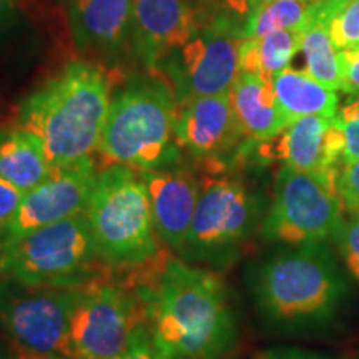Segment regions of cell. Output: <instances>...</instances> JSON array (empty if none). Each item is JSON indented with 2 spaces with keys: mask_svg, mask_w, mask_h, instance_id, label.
Returning a JSON list of instances; mask_svg holds the SVG:
<instances>
[{
  "mask_svg": "<svg viewBox=\"0 0 359 359\" xmlns=\"http://www.w3.org/2000/svg\"><path fill=\"white\" fill-rule=\"evenodd\" d=\"M158 257L133 290L155 346L172 359L223 356L236 334L223 281L180 258Z\"/></svg>",
  "mask_w": 359,
  "mask_h": 359,
  "instance_id": "1",
  "label": "cell"
},
{
  "mask_svg": "<svg viewBox=\"0 0 359 359\" xmlns=\"http://www.w3.org/2000/svg\"><path fill=\"white\" fill-rule=\"evenodd\" d=\"M110 103L105 72L75 60L22 102L19 127L37 135L52 168H62L98 150Z\"/></svg>",
  "mask_w": 359,
  "mask_h": 359,
  "instance_id": "2",
  "label": "cell"
},
{
  "mask_svg": "<svg viewBox=\"0 0 359 359\" xmlns=\"http://www.w3.org/2000/svg\"><path fill=\"white\" fill-rule=\"evenodd\" d=\"M253 294L269 325L308 331L334 320L348 294V281L327 245L285 246L255 269Z\"/></svg>",
  "mask_w": 359,
  "mask_h": 359,
  "instance_id": "3",
  "label": "cell"
},
{
  "mask_svg": "<svg viewBox=\"0 0 359 359\" xmlns=\"http://www.w3.org/2000/svg\"><path fill=\"white\" fill-rule=\"evenodd\" d=\"M178 103L161 80L122 90L110 103L98 151L111 163L138 172L177 165Z\"/></svg>",
  "mask_w": 359,
  "mask_h": 359,
  "instance_id": "4",
  "label": "cell"
},
{
  "mask_svg": "<svg viewBox=\"0 0 359 359\" xmlns=\"http://www.w3.org/2000/svg\"><path fill=\"white\" fill-rule=\"evenodd\" d=\"M98 255L110 266H138L160 255L142 173L111 163L97 175L87 210Z\"/></svg>",
  "mask_w": 359,
  "mask_h": 359,
  "instance_id": "5",
  "label": "cell"
},
{
  "mask_svg": "<svg viewBox=\"0 0 359 359\" xmlns=\"http://www.w3.org/2000/svg\"><path fill=\"white\" fill-rule=\"evenodd\" d=\"M102 262L87 213L39 228L0 246V271L25 285L79 286Z\"/></svg>",
  "mask_w": 359,
  "mask_h": 359,
  "instance_id": "6",
  "label": "cell"
},
{
  "mask_svg": "<svg viewBox=\"0 0 359 359\" xmlns=\"http://www.w3.org/2000/svg\"><path fill=\"white\" fill-rule=\"evenodd\" d=\"M142 326L137 294L102 276L75 288L69 325V359H116Z\"/></svg>",
  "mask_w": 359,
  "mask_h": 359,
  "instance_id": "7",
  "label": "cell"
},
{
  "mask_svg": "<svg viewBox=\"0 0 359 359\" xmlns=\"http://www.w3.org/2000/svg\"><path fill=\"white\" fill-rule=\"evenodd\" d=\"M343 201L334 187L311 173L283 167L278 172L275 196L262 224L268 243L288 248L327 245L343 223Z\"/></svg>",
  "mask_w": 359,
  "mask_h": 359,
  "instance_id": "8",
  "label": "cell"
},
{
  "mask_svg": "<svg viewBox=\"0 0 359 359\" xmlns=\"http://www.w3.org/2000/svg\"><path fill=\"white\" fill-rule=\"evenodd\" d=\"M77 286L0 283V327L15 353L69 359L70 311Z\"/></svg>",
  "mask_w": 359,
  "mask_h": 359,
  "instance_id": "9",
  "label": "cell"
},
{
  "mask_svg": "<svg viewBox=\"0 0 359 359\" xmlns=\"http://www.w3.org/2000/svg\"><path fill=\"white\" fill-rule=\"evenodd\" d=\"M258 218L259 200L241 180L226 175L205 178L182 253L196 262L222 263L248 240Z\"/></svg>",
  "mask_w": 359,
  "mask_h": 359,
  "instance_id": "10",
  "label": "cell"
},
{
  "mask_svg": "<svg viewBox=\"0 0 359 359\" xmlns=\"http://www.w3.org/2000/svg\"><path fill=\"white\" fill-rule=\"evenodd\" d=\"M240 30L224 17L201 24L185 45L168 53L163 69L178 105L196 97L228 93L240 75Z\"/></svg>",
  "mask_w": 359,
  "mask_h": 359,
  "instance_id": "11",
  "label": "cell"
},
{
  "mask_svg": "<svg viewBox=\"0 0 359 359\" xmlns=\"http://www.w3.org/2000/svg\"><path fill=\"white\" fill-rule=\"evenodd\" d=\"M97 175L92 156L53 168L39 187L25 193L2 245L12 243L39 228L87 213Z\"/></svg>",
  "mask_w": 359,
  "mask_h": 359,
  "instance_id": "12",
  "label": "cell"
},
{
  "mask_svg": "<svg viewBox=\"0 0 359 359\" xmlns=\"http://www.w3.org/2000/svg\"><path fill=\"white\" fill-rule=\"evenodd\" d=\"M259 145L264 158L280 160L283 167L311 173L338 190V173L344 165V135L334 118L302 116L290 122L273 140Z\"/></svg>",
  "mask_w": 359,
  "mask_h": 359,
  "instance_id": "13",
  "label": "cell"
},
{
  "mask_svg": "<svg viewBox=\"0 0 359 359\" xmlns=\"http://www.w3.org/2000/svg\"><path fill=\"white\" fill-rule=\"evenodd\" d=\"M177 138L182 150L210 163L235 154L245 137L233 111L230 92L196 97L178 105Z\"/></svg>",
  "mask_w": 359,
  "mask_h": 359,
  "instance_id": "14",
  "label": "cell"
},
{
  "mask_svg": "<svg viewBox=\"0 0 359 359\" xmlns=\"http://www.w3.org/2000/svg\"><path fill=\"white\" fill-rule=\"evenodd\" d=\"M201 27L190 0H133V52L148 70L185 45Z\"/></svg>",
  "mask_w": 359,
  "mask_h": 359,
  "instance_id": "15",
  "label": "cell"
},
{
  "mask_svg": "<svg viewBox=\"0 0 359 359\" xmlns=\"http://www.w3.org/2000/svg\"><path fill=\"white\" fill-rule=\"evenodd\" d=\"M140 173L148 191L156 235L161 243L183 251L198 206L201 183L191 172L177 165Z\"/></svg>",
  "mask_w": 359,
  "mask_h": 359,
  "instance_id": "16",
  "label": "cell"
},
{
  "mask_svg": "<svg viewBox=\"0 0 359 359\" xmlns=\"http://www.w3.org/2000/svg\"><path fill=\"white\" fill-rule=\"evenodd\" d=\"M69 19L80 48L114 55L132 35L133 0H72Z\"/></svg>",
  "mask_w": 359,
  "mask_h": 359,
  "instance_id": "17",
  "label": "cell"
},
{
  "mask_svg": "<svg viewBox=\"0 0 359 359\" xmlns=\"http://www.w3.org/2000/svg\"><path fill=\"white\" fill-rule=\"evenodd\" d=\"M230 97L238 125L248 142H269L288 127L278 109L273 80L257 74H240Z\"/></svg>",
  "mask_w": 359,
  "mask_h": 359,
  "instance_id": "18",
  "label": "cell"
},
{
  "mask_svg": "<svg viewBox=\"0 0 359 359\" xmlns=\"http://www.w3.org/2000/svg\"><path fill=\"white\" fill-rule=\"evenodd\" d=\"M37 135L22 127L0 130V178L25 195L52 173Z\"/></svg>",
  "mask_w": 359,
  "mask_h": 359,
  "instance_id": "19",
  "label": "cell"
},
{
  "mask_svg": "<svg viewBox=\"0 0 359 359\" xmlns=\"http://www.w3.org/2000/svg\"><path fill=\"white\" fill-rule=\"evenodd\" d=\"M273 92L286 122L302 116L334 118L339 110L336 92L309 77L304 70L286 69L273 77Z\"/></svg>",
  "mask_w": 359,
  "mask_h": 359,
  "instance_id": "20",
  "label": "cell"
},
{
  "mask_svg": "<svg viewBox=\"0 0 359 359\" xmlns=\"http://www.w3.org/2000/svg\"><path fill=\"white\" fill-rule=\"evenodd\" d=\"M302 32L276 30L259 39H245L240 42L238 62L240 74H257L273 80L275 75L288 69L299 52Z\"/></svg>",
  "mask_w": 359,
  "mask_h": 359,
  "instance_id": "21",
  "label": "cell"
},
{
  "mask_svg": "<svg viewBox=\"0 0 359 359\" xmlns=\"http://www.w3.org/2000/svg\"><path fill=\"white\" fill-rule=\"evenodd\" d=\"M311 6V4H309ZM299 52L303 53L306 74L309 77L325 85L326 88L339 92L343 90L341 80L339 52L331 42L325 20L318 15L311 6V20L302 32Z\"/></svg>",
  "mask_w": 359,
  "mask_h": 359,
  "instance_id": "22",
  "label": "cell"
},
{
  "mask_svg": "<svg viewBox=\"0 0 359 359\" xmlns=\"http://www.w3.org/2000/svg\"><path fill=\"white\" fill-rule=\"evenodd\" d=\"M311 20V6L306 0H275L258 4L240 29L241 40L259 39L276 30L303 32Z\"/></svg>",
  "mask_w": 359,
  "mask_h": 359,
  "instance_id": "23",
  "label": "cell"
},
{
  "mask_svg": "<svg viewBox=\"0 0 359 359\" xmlns=\"http://www.w3.org/2000/svg\"><path fill=\"white\" fill-rule=\"evenodd\" d=\"M325 20L334 47L341 50L359 47V0H343L334 6H313Z\"/></svg>",
  "mask_w": 359,
  "mask_h": 359,
  "instance_id": "24",
  "label": "cell"
},
{
  "mask_svg": "<svg viewBox=\"0 0 359 359\" xmlns=\"http://www.w3.org/2000/svg\"><path fill=\"white\" fill-rule=\"evenodd\" d=\"M334 243L348 273L359 283V215H349V218L343 219Z\"/></svg>",
  "mask_w": 359,
  "mask_h": 359,
  "instance_id": "25",
  "label": "cell"
},
{
  "mask_svg": "<svg viewBox=\"0 0 359 359\" xmlns=\"http://www.w3.org/2000/svg\"><path fill=\"white\" fill-rule=\"evenodd\" d=\"M334 120L344 135V165L359 160V98L338 110Z\"/></svg>",
  "mask_w": 359,
  "mask_h": 359,
  "instance_id": "26",
  "label": "cell"
},
{
  "mask_svg": "<svg viewBox=\"0 0 359 359\" xmlns=\"http://www.w3.org/2000/svg\"><path fill=\"white\" fill-rule=\"evenodd\" d=\"M338 193L348 213L359 215V160L339 168Z\"/></svg>",
  "mask_w": 359,
  "mask_h": 359,
  "instance_id": "27",
  "label": "cell"
},
{
  "mask_svg": "<svg viewBox=\"0 0 359 359\" xmlns=\"http://www.w3.org/2000/svg\"><path fill=\"white\" fill-rule=\"evenodd\" d=\"M24 198V193L0 178V246H2L17 210Z\"/></svg>",
  "mask_w": 359,
  "mask_h": 359,
  "instance_id": "28",
  "label": "cell"
},
{
  "mask_svg": "<svg viewBox=\"0 0 359 359\" xmlns=\"http://www.w3.org/2000/svg\"><path fill=\"white\" fill-rule=\"evenodd\" d=\"M341 80L343 92L359 98V48H348L339 52Z\"/></svg>",
  "mask_w": 359,
  "mask_h": 359,
  "instance_id": "29",
  "label": "cell"
},
{
  "mask_svg": "<svg viewBox=\"0 0 359 359\" xmlns=\"http://www.w3.org/2000/svg\"><path fill=\"white\" fill-rule=\"evenodd\" d=\"M116 359H172L167 354H163L158 348L155 346V343L151 341L150 334H148L147 327L142 326L138 330V333L135 334V338L130 346L125 349L123 354H120Z\"/></svg>",
  "mask_w": 359,
  "mask_h": 359,
  "instance_id": "30",
  "label": "cell"
},
{
  "mask_svg": "<svg viewBox=\"0 0 359 359\" xmlns=\"http://www.w3.org/2000/svg\"><path fill=\"white\" fill-rule=\"evenodd\" d=\"M259 359H330L323 354L313 351H303V349L283 348V349H271V351L263 353Z\"/></svg>",
  "mask_w": 359,
  "mask_h": 359,
  "instance_id": "31",
  "label": "cell"
},
{
  "mask_svg": "<svg viewBox=\"0 0 359 359\" xmlns=\"http://www.w3.org/2000/svg\"><path fill=\"white\" fill-rule=\"evenodd\" d=\"M219 4L228 11L240 17H248V13L253 11V7L257 6L258 0H219Z\"/></svg>",
  "mask_w": 359,
  "mask_h": 359,
  "instance_id": "32",
  "label": "cell"
},
{
  "mask_svg": "<svg viewBox=\"0 0 359 359\" xmlns=\"http://www.w3.org/2000/svg\"><path fill=\"white\" fill-rule=\"evenodd\" d=\"M12 359H67L62 356H35V354H22V353H15V356Z\"/></svg>",
  "mask_w": 359,
  "mask_h": 359,
  "instance_id": "33",
  "label": "cell"
},
{
  "mask_svg": "<svg viewBox=\"0 0 359 359\" xmlns=\"http://www.w3.org/2000/svg\"><path fill=\"white\" fill-rule=\"evenodd\" d=\"M308 4H311V6H334V4H339L343 2V0H306Z\"/></svg>",
  "mask_w": 359,
  "mask_h": 359,
  "instance_id": "34",
  "label": "cell"
},
{
  "mask_svg": "<svg viewBox=\"0 0 359 359\" xmlns=\"http://www.w3.org/2000/svg\"><path fill=\"white\" fill-rule=\"evenodd\" d=\"M11 6H12V0H0V20L6 17V13L8 12Z\"/></svg>",
  "mask_w": 359,
  "mask_h": 359,
  "instance_id": "35",
  "label": "cell"
},
{
  "mask_svg": "<svg viewBox=\"0 0 359 359\" xmlns=\"http://www.w3.org/2000/svg\"><path fill=\"white\" fill-rule=\"evenodd\" d=\"M268 2H275V0H258V4H268ZM258 4H257V6H258ZM257 6H255V7H257Z\"/></svg>",
  "mask_w": 359,
  "mask_h": 359,
  "instance_id": "36",
  "label": "cell"
},
{
  "mask_svg": "<svg viewBox=\"0 0 359 359\" xmlns=\"http://www.w3.org/2000/svg\"><path fill=\"white\" fill-rule=\"evenodd\" d=\"M218 2H219V0H218Z\"/></svg>",
  "mask_w": 359,
  "mask_h": 359,
  "instance_id": "37",
  "label": "cell"
},
{
  "mask_svg": "<svg viewBox=\"0 0 359 359\" xmlns=\"http://www.w3.org/2000/svg\"><path fill=\"white\" fill-rule=\"evenodd\" d=\"M358 48H359V47H358Z\"/></svg>",
  "mask_w": 359,
  "mask_h": 359,
  "instance_id": "38",
  "label": "cell"
}]
</instances>
